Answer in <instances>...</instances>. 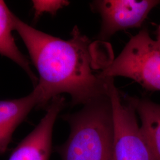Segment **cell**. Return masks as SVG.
Segmentation results:
<instances>
[{
    "label": "cell",
    "instance_id": "9",
    "mask_svg": "<svg viewBox=\"0 0 160 160\" xmlns=\"http://www.w3.org/2000/svg\"><path fill=\"white\" fill-rule=\"evenodd\" d=\"M136 112L141 120V131L156 160H160V104L135 97Z\"/></svg>",
    "mask_w": 160,
    "mask_h": 160
},
{
    "label": "cell",
    "instance_id": "7",
    "mask_svg": "<svg viewBox=\"0 0 160 160\" xmlns=\"http://www.w3.org/2000/svg\"><path fill=\"white\" fill-rule=\"evenodd\" d=\"M35 107H43L42 92L38 86L26 97L0 101V155L6 152L14 132Z\"/></svg>",
    "mask_w": 160,
    "mask_h": 160
},
{
    "label": "cell",
    "instance_id": "2",
    "mask_svg": "<svg viewBox=\"0 0 160 160\" xmlns=\"http://www.w3.org/2000/svg\"><path fill=\"white\" fill-rule=\"evenodd\" d=\"M62 117L71 131L67 141L56 147L61 160H112L113 122L109 96Z\"/></svg>",
    "mask_w": 160,
    "mask_h": 160
},
{
    "label": "cell",
    "instance_id": "1",
    "mask_svg": "<svg viewBox=\"0 0 160 160\" xmlns=\"http://www.w3.org/2000/svg\"><path fill=\"white\" fill-rule=\"evenodd\" d=\"M13 28L22 39L39 75L36 86L42 92L43 107L62 93L71 96L72 106L84 105L109 96L112 78H103L94 72L91 41L77 26L69 40L34 29L14 14Z\"/></svg>",
    "mask_w": 160,
    "mask_h": 160
},
{
    "label": "cell",
    "instance_id": "8",
    "mask_svg": "<svg viewBox=\"0 0 160 160\" xmlns=\"http://www.w3.org/2000/svg\"><path fill=\"white\" fill-rule=\"evenodd\" d=\"M13 16L4 1L0 0V55L20 66L35 84L38 80L30 67L29 61L18 48L12 34L14 30Z\"/></svg>",
    "mask_w": 160,
    "mask_h": 160
},
{
    "label": "cell",
    "instance_id": "11",
    "mask_svg": "<svg viewBox=\"0 0 160 160\" xmlns=\"http://www.w3.org/2000/svg\"><path fill=\"white\" fill-rule=\"evenodd\" d=\"M157 40L160 43V24L157 29Z\"/></svg>",
    "mask_w": 160,
    "mask_h": 160
},
{
    "label": "cell",
    "instance_id": "5",
    "mask_svg": "<svg viewBox=\"0 0 160 160\" xmlns=\"http://www.w3.org/2000/svg\"><path fill=\"white\" fill-rule=\"evenodd\" d=\"M158 0H97L91 3L93 12L102 17L98 39L108 40L116 32L140 28Z\"/></svg>",
    "mask_w": 160,
    "mask_h": 160
},
{
    "label": "cell",
    "instance_id": "3",
    "mask_svg": "<svg viewBox=\"0 0 160 160\" xmlns=\"http://www.w3.org/2000/svg\"><path fill=\"white\" fill-rule=\"evenodd\" d=\"M98 74L103 78H131L148 91H160V43L152 39L148 30H142Z\"/></svg>",
    "mask_w": 160,
    "mask_h": 160
},
{
    "label": "cell",
    "instance_id": "10",
    "mask_svg": "<svg viewBox=\"0 0 160 160\" xmlns=\"http://www.w3.org/2000/svg\"><path fill=\"white\" fill-rule=\"evenodd\" d=\"M35 18L39 17L44 12H49L55 14L58 10L67 6L69 4L68 1H33Z\"/></svg>",
    "mask_w": 160,
    "mask_h": 160
},
{
    "label": "cell",
    "instance_id": "6",
    "mask_svg": "<svg viewBox=\"0 0 160 160\" xmlns=\"http://www.w3.org/2000/svg\"><path fill=\"white\" fill-rule=\"evenodd\" d=\"M50 102L44 117L14 149L9 160H49L53 128L58 114L65 107V99L58 96Z\"/></svg>",
    "mask_w": 160,
    "mask_h": 160
},
{
    "label": "cell",
    "instance_id": "4",
    "mask_svg": "<svg viewBox=\"0 0 160 160\" xmlns=\"http://www.w3.org/2000/svg\"><path fill=\"white\" fill-rule=\"evenodd\" d=\"M113 122L112 160H156L138 125L135 97L122 98L112 78L109 84Z\"/></svg>",
    "mask_w": 160,
    "mask_h": 160
}]
</instances>
